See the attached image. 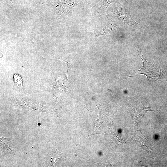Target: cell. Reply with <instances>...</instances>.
Listing matches in <instances>:
<instances>
[{"label":"cell","instance_id":"obj_6","mask_svg":"<svg viewBox=\"0 0 167 167\" xmlns=\"http://www.w3.org/2000/svg\"><path fill=\"white\" fill-rule=\"evenodd\" d=\"M10 0L13 3H14V2H13L12 0Z\"/></svg>","mask_w":167,"mask_h":167},{"label":"cell","instance_id":"obj_5","mask_svg":"<svg viewBox=\"0 0 167 167\" xmlns=\"http://www.w3.org/2000/svg\"><path fill=\"white\" fill-rule=\"evenodd\" d=\"M8 138H6V141L5 142L4 139V138H0V142L1 145L5 149H9L10 150V148H9V141L8 139Z\"/></svg>","mask_w":167,"mask_h":167},{"label":"cell","instance_id":"obj_2","mask_svg":"<svg viewBox=\"0 0 167 167\" xmlns=\"http://www.w3.org/2000/svg\"><path fill=\"white\" fill-rule=\"evenodd\" d=\"M115 13L116 17L119 19L136 27L140 26V25L132 18L129 10L126 7L122 6L118 8Z\"/></svg>","mask_w":167,"mask_h":167},{"label":"cell","instance_id":"obj_3","mask_svg":"<svg viewBox=\"0 0 167 167\" xmlns=\"http://www.w3.org/2000/svg\"><path fill=\"white\" fill-rule=\"evenodd\" d=\"M116 27L115 23L113 22L110 23L100 31L98 33V35L101 36L109 33L114 30Z\"/></svg>","mask_w":167,"mask_h":167},{"label":"cell","instance_id":"obj_4","mask_svg":"<svg viewBox=\"0 0 167 167\" xmlns=\"http://www.w3.org/2000/svg\"><path fill=\"white\" fill-rule=\"evenodd\" d=\"M13 80L19 88L24 90L22 79L19 75L17 74H15L13 76Z\"/></svg>","mask_w":167,"mask_h":167},{"label":"cell","instance_id":"obj_1","mask_svg":"<svg viewBox=\"0 0 167 167\" xmlns=\"http://www.w3.org/2000/svg\"><path fill=\"white\" fill-rule=\"evenodd\" d=\"M138 55L143 61V65L138 71L137 75H145L147 77L148 82L153 84L155 81L165 79L167 78V71H164L154 65L152 62H147L145 59L140 50Z\"/></svg>","mask_w":167,"mask_h":167}]
</instances>
